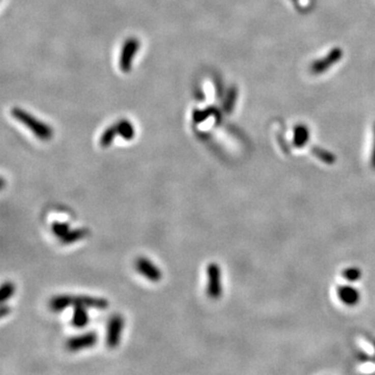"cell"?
Returning a JSON list of instances; mask_svg holds the SVG:
<instances>
[{
    "label": "cell",
    "instance_id": "7a4b0ae2",
    "mask_svg": "<svg viewBox=\"0 0 375 375\" xmlns=\"http://www.w3.org/2000/svg\"><path fill=\"white\" fill-rule=\"evenodd\" d=\"M140 48V41L136 38L127 39L122 45L119 56V68L122 72L128 73L131 70L132 62Z\"/></svg>",
    "mask_w": 375,
    "mask_h": 375
},
{
    "label": "cell",
    "instance_id": "277c9868",
    "mask_svg": "<svg viewBox=\"0 0 375 375\" xmlns=\"http://www.w3.org/2000/svg\"><path fill=\"white\" fill-rule=\"evenodd\" d=\"M124 327V319L120 314H115L107 322L106 334H105V345L114 349L119 346L122 336V330Z\"/></svg>",
    "mask_w": 375,
    "mask_h": 375
},
{
    "label": "cell",
    "instance_id": "7402d4cb",
    "mask_svg": "<svg viewBox=\"0 0 375 375\" xmlns=\"http://www.w3.org/2000/svg\"><path fill=\"white\" fill-rule=\"evenodd\" d=\"M371 166L373 167V169H375V126H374V143L371 153Z\"/></svg>",
    "mask_w": 375,
    "mask_h": 375
},
{
    "label": "cell",
    "instance_id": "d6986e66",
    "mask_svg": "<svg viewBox=\"0 0 375 375\" xmlns=\"http://www.w3.org/2000/svg\"><path fill=\"white\" fill-rule=\"evenodd\" d=\"M214 112H215L214 107H208L207 109H204V111H195L193 113V119L196 123L203 122L206 119H208L211 115H213Z\"/></svg>",
    "mask_w": 375,
    "mask_h": 375
},
{
    "label": "cell",
    "instance_id": "ac0fdd59",
    "mask_svg": "<svg viewBox=\"0 0 375 375\" xmlns=\"http://www.w3.org/2000/svg\"><path fill=\"white\" fill-rule=\"evenodd\" d=\"M70 230V225L67 222H60L54 221L51 224V232L56 237L62 239L66 234Z\"/></svg>",
    "mask_w": 375,
    "mask_h": 375
},
{
    "label": "cell",
    "instance_id": "2e32d148",
    "mask_svg": "<svg viewBox=\"0 0 375 375\" xmlns=\"http://www.w3.org/2000/svg\"><path fill=\"white\" fill-rule=\"evenodd\" d=\"M237 97H238V90L236 86H233L227 91V94L223 102V109L225 113L229 114L233 112L236 101H237Z\"/></svg>",
    "mask_w": 375,
    "mask_h": 375
},
{
    "label": "cell",
    "instance_id": "6da1fadb",
    "mask_svg": "<svg viewBox=\"0 0 375 375\" xmlns=\"http://www.w3.org/2000/svg\"><path fill=\"white\" fill-rule=\"evenodd\" d=\"M11 114L14 119H16L21 124H23L26 128H28L38 139L42 141H47L52 138L53 136L52 128L48 124L40 121L32 114L24 111V109H22L20 107H14L11 111Z\"/></svg>",
    "mask_w": 375,
    "mask_h": 375
},
{
    "label": "cell",
    "instance_id": "9c48e42d",
    "mask_svg": "<svg viewBox=\"0 0 375 375\" xmlns=\"http://www.w3.org/2000/svg\"><path fill=\"white\" fill-rule=\"evenodd\" d=\"M340 300L347 305H356L360 301V293L352 286L343 285L338 289Z\"/></svg>",
    "mask_w": 375,
    "mask_h": 375
},
{
    "label": "cell",
    "instance_id": "9a60e30c",
    "mask_svg": "<svg viewBox=\"0 0 375 375\" xmlns=\"http://www.w3.org/2000/svg\"><path fill=\"white\" fill-rule=\"evenodd\" d=\"M312 153L314 154L316 158H318L321 162H323L325 164L332 165L336 162V157L334 156L333 153H330L329 151L324 150L320 147H313L312 148Z\"/></svg>",
    "mask_w": 375,
    "mask_h": 375
},
{
    "label": "cell",
    "instance_id": "52a82bcc",
    "mask_svg": "<svg viewBox=\"0 0 375 375\" xmlns=\"http://www.w3.org/2000/svg\"><path fill=\"white\" fill-rule=\"evenodd\" d=\"M343 56V50L340 48H334L328 54L318 61H315L311 65V72L314 74H321L327 71L333 65L337 64Z\"/></svg>",
    "mask_w": 375,
    "mask_h": 375
},
{
    "label": "cell",
    "instance_id": "ffe728a7",
    "mask_svg": "<svg viewBox=\"0 0 375 375\" xmlns=\"http://www.w3.org/2000/svg\"><path fill=\"white\" fill-rule=\"evenodd\" d=\"M343 277L349 281H356L361 278L362 272L358 268H347L342 273Z\"/></svg>",
    "mask_w": 375,
    "mask_h": 375
},
{
    "label": "cell",
    "instance_id": "8fae6325",
    "mask_svg": "<svg viewBox=\"0 0 375 375\" xmlns=\"http://www.w3.org/2000/svg\"><path fill=\"white\" fill-rule=\"evenodd\" d=\"M88 235H89V230H88L86 228L70 229L61 239V243L64 245H70V244L76 243V242L84 239L85 237H88Z\"/></svg>",
    "mask_w": 375,
    "mask_h": 375
},
{
    "label": "cell",
    "instance_id": "30bf717a",
    "mask_svg": "<svg viewBox=\"0 0 375 375\" xmlns=\"http://www.w3.org/2000/svg\"><path fill=\"white\" fill-rule=\"evenodd\" d=\"M89 315L86 312V307L82 305H74L73 315H72V326L76 328H83L89 323Z\"/></svg>",
    "mask_w": 375,
    "mask_h": 375
},
{
    "label": "cell",
    "instance_id": "44dd1931",
    "mask_svg": "<svg viewBox=\"0 0 375 375\" xmlns=\"http://www.w3.org/2000/svg\"><path fill=\"white\" fill-rule=\"evenodd\" d=\"M10 313H11V308H10V306L3 304L2 308H0V316H2V317L4 318V317H6L7 315H9Z\"/></svg>",
    "mask_w": 375,
    "mask_h": 375
},
{
    "label": "cell",
    "instance_id": "ba28073f",
    "mask_svg": "<svg viewBox=\"0 0 375 375\" xmlns=\"http://www.w3.org/2000/svg\"><path fill=\"white\" fill-rule=\"evenodd\" d=\"M97 341L98 336L95 332H88L85 334L70 338L67 341V343H66V347H67V349L71 352H76L81 349L95 346Z\"/></svg>",
    "mask_w": 375,
    "mask_h": 375
},
{
    "label": "cell",
    "instance_id": "4fadbf2b",
    "mask_svg": "<svg viewBox=\"0 0 375 375\" xmlns=\"http://www.w3.org/2000/svg\"><path fill=\"white\" fill-rule=\"evenodd\" d=\"M308 139H310V131H308L307 127L304 125H298L294 130V138H293L294 145L298 148L303 147L308 141Z\"/></svg>",
    "mask_w": 375,
    "mask_h": 375
},
{
    "label": "cell",
    "instance_id": "8992f818",
    "mask_svg": "<svg viewBox=\"0 0 375 375\" xmlns=\"http://www.w3.org/2000/svg\"><path fill=\"white\" fill-rule=\"evenodd\" d=\"M67 300L69 306L71 305H82L86 308H95V310H106L109 305L108 301L105 298L94 297L89 295H68Z\"/></svg>",
    "mask_w": 375,
    "mask_h": 375
},
{
    "label": "cell",
    "instance_id": "e0dca14e",
    "mask_svg": "<svg viewBox=\"0 0 375 375\" xmlns=\"http://www.w3.org/2000/svg\"><path fill=\"white\" fill-rule=\"evenodd\" d=\"M15 294V285L12 281H6L3 283L2 289H0V301L5 303L9 299H11Z\"/></svg>",
    "mask_w": 375,
    "mask_h": 375
},
{
    "label": "cell",
    "instance_id": "5bb4252c",
    "mask_svg": "<svg viewBox=\"0 0 375 375\" xmlns=\"http://www.w3.org/2000/svg\"><path fill=\"white\" fill-rule=\"evenodd\" d=\"M118 136V131H117V126L116 124L112 125L107 127L103 132L102 135L100 137V140H99V144L101 147L103 148H106L108 146H111L115 137Z\"/></svg>",
    "mask_w": 375,
    "mask_h": 375
},
{
    "label": "cell",
    "instance_id": "3957f363",
    "mask_svg": "<svg viewBox=\"0 0 375 375\" xmlns=\"http://www.w3.org/2000/svg\"><path fill=\"white\" fill-rule=\"evenodd\" d=\"M208 284L207 294L211 299H219L222 295L221 269L216 263H211L207 267Z\"/></svg>",
    "mask_w": 375,
    "mask_h": 375
},
{
    "label": "cell",
    "instance_id": "5b68a950",
    "mask_svg": "<svg viewBox=\"0 0 375 375\" xmlns=\"http://www.w3.org/2000/svg\"><path fill=\"white\" fill-rule=\"evenodd\" d=\"M135 267L142 276L151 282H159L163 277L161 269L147 257H138L135 262Z\"/></svg>",
    "mask_w": 375,
    "mask_h": 375
},
{
    "label": "cell",
    "instance_id": "7c38bea8",
    "mask_svg": "<svg viewBox=\"0 0 375 375\" xmlns=\"http://www.w3.org/2000/svg\"><path fill=\"white\" fill-rule=\"evenodd\" d=\"M117 126L118 136L123 138L126 141H130L135 138V127L126 119L120 120L117 123H115Z\"/></svg>",
    "mask_w": 375,
    "mask_h": 375
}]
</instances>
